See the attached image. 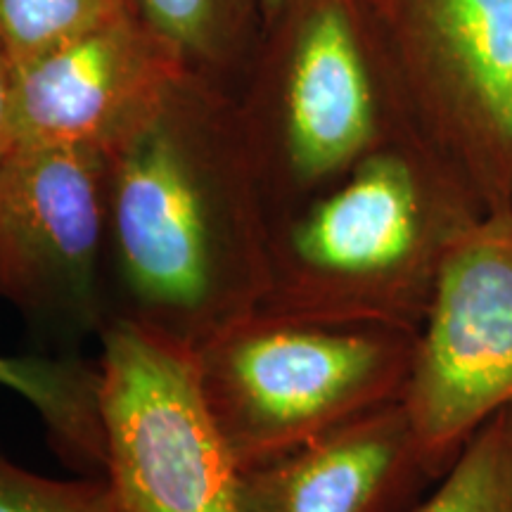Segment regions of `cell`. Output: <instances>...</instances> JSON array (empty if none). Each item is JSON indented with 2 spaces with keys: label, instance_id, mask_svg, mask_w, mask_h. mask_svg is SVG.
<instances>
[{
  "label": "cell",
  "instance_id": "cell-1",
  "mask_svg": "<svg viewBox=\"0 0 512 512\" xmlns=\"http://www.w3.org/2000/svg\"><path fill=\"white\" fill-rule=\"evenodd\" d=\"M105 162L112 320L195 351L259 309L271 211L235 102L190 76Z\"/></svg>",
  "mask_w": 512,
  "mask_h": 512
},
{
  "label": "cell",
  "instance_id": "cell-2",
  "mask_svg": "<svg viewBox=\"0 0 512 512\" xmlns=\"http://www.w3.org/2000/svg\"><path fill=\"white\" fill-rule=\"evenodd\" d=\"M477 214L418 138L394 140L271 221L259 309L415 335L448 247Z\"/></svg>",
  "mask_w": 512,
  "mask_h": 512
},
{
  "label": "cell",
  "instance_id": "cell-3",
  "mask_svg": "<svg viewBox=\"0 0 512 512\" xmlns=\"http://www.w3.org/2000/svg\"><path fill=\"white\" fill-rule=\"evenodd\" d=\"M413 332L256 309L197 347L195 370L240 470L401 401Z\"/></svg>",
  "mask_w": 512,
  "mask_h": 512
},
{
  "label": "cell",
  "instance_id": "cell-4",
  "mask_svg": "<svg viewBox=\"0 0 512 512\" xmlns=\"http://www.w3.org/2000/svg\"><path fill=\"white\" fill-rule=\"evenodd\" d=\"M283 27L290 41L264 95L238 105L271 221L413 136L366 0H309Z\"/></svg>",
  "mask_w": 512,
  "mask_h": 512
},
{
  "label": "cell",
  "instance_id": "cell-5",
  "mask_svg": "<svg viewBox=\"0 0 512 512\" xmlns=\"http://www.w3.org/2000/svg\"><path fill=\"white\" fill-rule=\"evenodd\" d=\"M408 128L482 211L512 207V0H366Z\"/></svg>",
  "mask_w": 512,
  "mask_h": 512
},
{
  "label": "cell",
  "instance_id": "cell-6",
  "mask_svg": "<svg viewBox=\"0 0 512 512\" xmlns=\"http://www.w3.org/2000/svg\"><path fill=\"white\" fill-rule=\"evenodd\" d=\"M105 477L121 512H240V465L192 349L114 318L98 337Z\"/></svg>",
  "mask_w": 512,
  "mask_h": 512
},
{
  "label": "cell",
  "instance_id": "cell-7",
  "mask_svg": "<svg viewBox=\"0 0 512 512\" xmlns=\"http://www.w3.org/2000/svg\"><path fill=\"white\" fill-rule=\"evenodd\" d=\"M401 403L441 475L479 427L512 411V207L477 214L448 247Z\"/></svg>",
  "mask_w": 512,
  "mask_h": 512
},
{
  "label": "cell",
  "instance_id": "cell-8",
  "mask_svg": "<svg viewBox=\"0 0 512 512\" xmlns=\"http://www.w3.org/2000/svg\"><path fill=\"white\" fill-rule=\"evenodd\" d=\"M105 155L17 143L0 162V299L79 351L112 320Z\"/></svg>",
  "mask_w": 512,
  "mask_h": 512
},
{
  "label": "cell",
  "instance_id": "cell-9",
  "mask_svg": "<svg viewBox=\"0 0 512 512\" xmlns=\"http://www.w3.org/2000/svg\"><path fill=\"white\" fill-rule=\"evenodd\" d=\"M197 72L126 5L105 22L17 64V143L110 155Z\"/></svg>",
  "mask_w": 512,
  "mask_h": 512
},
{
  "label": "cell",
  "instance_id": "cell-10",
  "mask_svg": "<svg viewBox=\"0 0 512 512\" xmlns=\"http://www.w3.org/2000/svg\"><path fill=\"white\" fill-rule=\"evenodd\" d=\"M441 477L401 401L240 472V512H403Z\"/></svg>",
  "mask_w": 512,
  "mask_h": 512
},
{
  "label": "cell",
  "instance_id": "cell-11",
  "mask_svg": "<svg viewBox=\"0 0 512 512\" xmlns=\"http://www.w3.org/2000/svg\"><path fill=\"white\" fill-rule=\"evenodd\" d=\"M0 387L34 408L55 456L76 475H105L98 358L81 351L0 354Z\"/></svg>",
  "mask_w": 512,
  "mask_h": 512
},
{
  "label": "cell",
  "instance_id": "cell-12",
  "mask_svg": "<svg viewBox=\"0 0 512 512\" xmlns=\"http://www.w3.org/2000/svg\"><path fill=\"white\" fill-rule=\"evenodd\" d=\"M403 512H512V411L479 427L432 489Z\"/></svg>",
  "mask_w": 512,
  "mask_h": 512
},
{
  "label": "cell",
  "instance_id": "cell-13",
  "mask_svg": "<svg viewBox=\"0 0 512 512\" xmlns=\"http://www.w3.org/2000/svg\"><path fill=\"white\" fill-rule=\"evenodd\" d=\"M147 22L188 57L192 69L221 67L238 50L256 0H133ZM259 12V10H256Z\"/></svg>",
  "mask_w": 512,
  "mask_h": 512
},
{
  "label": "cell",
  "instance_id": "cell-14",
  "mask_svg": "<svg viewBox=\"0 0 512 512\" xmlns=\"http://www.w3.org/2000/svg\"><path fill=\"white\" fill-rule=\"evenodd\" d=\"M133 0H0V46L22 64L117 15Z\"/></svg>",
  "mask_w": 512,
  "mask_h": 512
},
{
  "label": "cell",
  "instance_id": "cell-15",
  "mask_svg": "<svg viewBox=\"0 0 512 512\" xmlns=\"http://www.w3.org/2000/svg\"><path fill=\"white\" fill-rule=\"evenodd\" d=\"M0 512H121L105 477H46L0 453Z\"/></svg>",
  "mask_w": 512,
  "mask_h": 512
},
{
  "label": "cell",
  "instance_id": "cell-16",
  "mask_svg": "<svg viewBox=\"0 0 512 512\" xmlns=\"http://www.w3.org/2000/svg\"><path fill=\"white\" fill-rule=\"evenodd\" d=\"M17 64L8 50L0 46V162L17 145V110H15Z\"/></svg>",
  "mask_w": 512,
  "mask_h": 512
},
{
  "label": "cell",
  "instance_id": "cell-17",
  "mask_svg": "<svg viewBox=\"0 0 512 512\" xmlns=\"http://www.w3.org/2000/svg\"><path fill=\"white\" fill-rule=\"evenodd\" d=\"M309 0H256V10L264 17L268 27H283V22L294 10L302 8Z\"/></svg>",
  "mask_w": 512,
  "mask_h": 512
}]
</instances>
